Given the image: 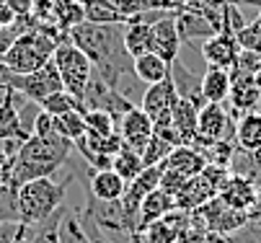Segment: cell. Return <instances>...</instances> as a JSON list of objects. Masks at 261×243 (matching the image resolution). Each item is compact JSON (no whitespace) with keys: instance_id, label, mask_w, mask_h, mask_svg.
<instances>
[{"instance_id":"obj_1","label":"cell","mask_w":261,"mask_h":243,"mask_svg":"<svg viewBox=\"0 0 261 243\" xmlns=\"http://www.w3.org/2000/svg\"><path fill=\"white\" fill-rule=\"evenodd\" d=\"M75 150V143L65 140L57 132L39 137L31 134L29 140L18 148V153L6 163V184L21 186L34 179L55 176V173L67 163V158Z\"/></svg>"},{"instance_id":"obj_2","label":"cell","mask_w":261,"mask_h":243,"mask_svg":"<svg viewBox=\"0 0 261 243\" xmlns=\"http://www.w3.org/2000/svg\"><path fill=\"white\" fill-rule=\"evenodd\" d=\"M62 42H67L65 31H60L57 26H39L31 34L16 37L13 44L8 47V52L0 60L11 67L13 75H26V73H34L39 67H44Z\"/></svg>"},{"instance_id":"obj_3","label":"cell","mask_w":261,"mask_h":243,"mask_svg":"<svg viewBox=\"0 0 261 243\" xmlns=\"http://www.w3.org/2000/svg\"><path fill=\"white\" fill-rule=\"evenodd\" d=\"M62 207H65V186L57 184L52 176L26 181L16 192V220L29 228L44 225Z\"/></svg>"},{"instance_id":"obj_4","label":"cell","mask_w":261,"mask_h":243,"mask_svg":"<svg viewBox=\"0 0 261 243\" xmlns=\"http://www.w3.org/2000/svg\"><path fill=\"white\" fill-rule=\"evenodd\" d=\"M78 218L86 228L96 230L98 235L114 240V243H127L135 235V230L124 220V210L119 202H98L88 194L86 207L78 212Z\"/></svg>"},{"instance_id":"obj_5","label":"cell","mask_w":261,"mask_h":243,"mask_svg":"<svg viewBox=\"0 0 261 243\" xmlns=\"http://www.w3.org/2000/svg\"><path fill=\"white\" fill-rule=\"evenodd\" d=\"M52 62H55L57 73H60V78H62V88L83 103L86 86H88V80H91V75H93V62H91L75 44H72L70 39L62 42V44L55 49Z\"/></svg>"},{"instance_id":"obj_6","label":"cell","mask_w":261,"mask_h":243,"mask_svg":"<svg viewBox=\"0 0 261 243\" xmlns=\"http://www.w3.org/2000/svg\"><path fill=\"white\" fill-rule=\"evenodd\" d=\"M236 137V127H233V117L228 114V109L222 103H204L197 117V137H194V148H204L210 143H220Z\"/></svg>"},{"instance_id":"obj_7","label":"cell","mask_w":261,"mask_h":243,"mask_svg":"<svg viewBox=\"0 0 261 243\" xmlns=\"http://www.w3.org/2000/svg\"><path fill=\"white\" fill-rule=\"evenodd\" d=\"M11 88L23 96L26 101H34V103H42L49 93L55 91H65L62 88V78L57 73V67L55 62L49 60L44 67H39V70H34V73H26V75H13L11 80Z\"/></svg>"},{"instance_id":"obj_8","label":"cell","mask_w":261,"mask_h":243,"mask_svg":"<svg viewBox=\"0 0 261 243\" xmlns=\"http://www.w3.org/2000/svg\"><path fill=\"white\" fill-rule=\"evenodd\" d=\"M117 132L122 134V140H124V145H127L129 150H135V153L142 155L147 140L153 137V119L147 117L140 106H132V109L117 122Z\"/></svg>"},{"instance_id":"obj_9","label":"cell","mask_w":261,"mask_h":243,"mask_svg":"<svg viewBox=\"0 0 261 243\" xmlns=\"http://www.w3.org/2000/svg\"><path fill=\"white\" fill-rule=\"evenodd\" d=\"M256 192H258V181L248 179V176H241V173H233L230 171V179L225 181V186L220 189V202L228 204L230 210H238V212H251V207L256 204Z\"/></svg>"},{"instance_id":"obj_10","label":"cell","mask_w":261,"mask_h":243,"mask_svg":"<svg viewBox=\"0 0 261 243\" xmlns=\"http://www.w3.org/2000/svg\"><path fill=\"white\" fill-rule=\"evenodd\" d=\"M238 55H241L238 39L233 37V34H225V31L215 34V37H210V39L202 44V57H204L207 67H222V70H233Z\"/></svg>"},{"instance_id":"obj_11","label":"cell","mask_w":261,"mask_h":243,"mask_svg":"<svg viewBox=\"0 0 261 243\" xmlns=\"http://www.w3.org/2000/svg\"><path fill=\"white\" fill-rule=\"evenodd\" d=\"M178 101V91H176V83L173 78H166L161 83H153V86H145V93L140 98L137 106L150 117V119H158L161 114H168L173 109V103Z\"/></svg>"},{"instance_id":"obj_12","label":"cell","mask_w":261,"mask_h":243,"mask_svg":"<svg viewBox=\"0 0 261 243\" xmlns=\"http://www.w3.org/2000/svg\"><path fill=\"white\" fill-rule=\"evenodd\" d=\"M186 223H189V212H184V210H173L171 215L150 223V225H145L137 235L142 243H176L181 230L186 228Z\"/></svg>"},{"instance_id":"obj_13","label":"cell","mask_w":261,"mask_h":243,"mask_svg":"<svg viewBox=\"0 0 261 243\" xmlns=\"http://www.w3.org/2000/svg\"><path fill=\"white\" fill-rule=\"evenodd\" d=\"M161 166H163L166 171L181 173V176H186V179H194V176H199V173L204 171L207 158H204L202 150H197L194 145H178V148H173V150L166 155V160H163Z\"/></svg>"},{"instance_id":"obj_14","label":"cell","mask_w":261,"mask_h":243,"mask_svg":"<svg viewBox=\"0 0 261 243\" xmlns=\"http://www.w3.org/2000/svg\"><path fill=\"white\" fill-rule=\"evenodd\" d=\"M153 37H155V55H161L168 65H173L184 44L178 37V29H176V13H168L166 18L153 23Z\"/></svg>"},{"instance_id":"obj_15","label":"cell","mask_w":261,"mask_h":243,"mask_svg":"<svg viewBox=\"0 0 261 243\" xmlns=\"http://www.w3.org/2000/svg\"><path fill=\"white\" fill-rule=\"evenodd\" d=\"M204 106V103L194 101V98H181L173 103V109H171V122L173 127L178 129L181 134V143L184 145H192L194 143V137H197V117H199V109Z\"/></svg>"},{"instance_id":"obj_16","label":"cell","mask_w":261,"mask_h":243,"mask_svg":"<svg viewBox=\"0 0 261 243\" xmlns=\"http://www.w3.org/2000/svg\"><path fill=\"white\" fill-rule=\"evenodd\" d=\"M173 210H176V197L158 186L155 192L147 194V197L142 199V204H140V212H137V233H140L145 225H150V223H155V220L171 215Z\"/></svg>"},{"instance_id":"obj_17","label":"cell","mask_w":261,"mask_h":243,"mask_svg":"<svg viewBox=\"0 0 261 243\" xmlns=\"http://www.w3.org/2000/svg\"><path fill=\"white\" fill-rule=\"evenodd\" d=\"M233 78V75H230ZM230 109L236 117L248 114V112H258V86H256V75H236L233 86H230Z\"/></svg>"},{"instance_id":"obj_18","label":"cell","mask_w":261,"mask_h":243,"mask_svg":"<svg viewBox=\"0 0 261 243\" xmlns=\"http://www.w3.org/2000/svg\"><path fill=\"white\" fill-rule=\"evenodd\" d=\"M31 129L23 124L18 103H16V93L11 88V93L6 96V101L0 103V140H29Z\"/></svg>"},{"instance_id":"obj_19","label":"cell","mask_w":261,"mask_h":243,"mask_svg":"<svg viewBox=\"0 0 261 243\" xmlns=\"http://www.w3.org/2000/svg\"><path fill=\"white\" fill-rule=\"evenodd\" d=\"M127 181L119 176L114 168H106V171H93L91 184H88V194L98 202H119L124 197Z\"/></svg>"},{"instance_id":"obj_20","label":"cell","mask_w":261,"mask_h":243,"mask_svg":"<svg viewBox=\"0 0 261 243\" xmlns=\"http://www.w3.org/2000/svg\"><path fill=\"white\" fill-rule=\"evenodd\" d=\"M176 29H178L181 42H199V39L207 42L210 37L220 34L217 26L210 18H204V16H199L194 11H186V8L176 13Z\"/></svg>"},{"instance_id":"obj_21","label":"cell","mask_w":261,"mask_h":243,"mask_svg":"<svg viewBox=\"0 0 261 243\" xmlns=\"http://www.w3.org/2000/svg\"><path fill=\"white\" fill-rule=\"evenodd\" d=\"M230 70H222V67H207L204 75L199 78V93L204 103H225L230 96Z\"/></svg>"},{"instance_id":"obj_22","label":"cell","mask_w":261,"mask_h":243,"mask_svg":"<svg viewBox=\"0 0 261 243\" xmlns=\"http://www.w3.org/2000/svg\"><path fill=\"white\" fill-rule=\"evenodd\" d=\"M132 70H135V75H137V80L142 86H153V83H161V80L171 78V65L155 52L135 57L132 60Z\"/></svg>"},{"instance_id":"obj_23","label":"cell","mask_w":261,"mask_h":243,"mask_svg":"<svg viewBox=\"0 0 261 243\" xmlns=\"http://www.w3.org/2000/svg\"><path fill=\"white\" fill-rule=\"evenodd\" d=\"M236 148L246 153L261 150V112L241 114L236 122Z\"/></svg>"},{"instance_id":"obj_24","label":"cell","mask_w":261,"mask_h":243,"mask_svg":"<svg viewBox=\"0 0 261 243\" xmlns=\"http://www.w3.org/2000/svg\"><path fill=\"white\" fill-rule=\"evenodd\" d=\"M124 49L132 60L147 52H155L153 26L150 23H124Z\"/></svg>"},{"instance_id":"obj_25","label":"cell","mask_w":261,"mask_h":243,"mask_svg":"<svg viewBox=\"0 0 261 243\" xmlns=\"http://www.w3.org/2000/svg\"><path fill=\"white\" fill-rule=\"evenodd\" d=\"M52 6H55V26L65 34L86 21L83 3H75V0H52Z\"/></svg>"},{"instance_id":"obj_26","label":"cell","mask_w":261,"mask_h":243,"mask_svg":"<svg viewBox=\"0 0 261 243\" xmlns=\"http://www.w3.org/2000/svg\"><path fill=\"white\" fill-rule=\"evenodd\" d=\"M57 238H60V243H91L78 212H70L65 207H62V215L57 220Z\"/></svg>"},{"instance_id":"obj_27","label":"cell","mask_w":261,"mask_h":243,"mask_svg":"<svg viewBox=\"0 0 261 243\" xmlns=\"http://www.w3.org/2000/svg\"><path fill=\"white\" fill-rule=\"evenodd\" d=\"M55 132L60 137H65V140H70V143H78L86 134V112L75 109V112L55 117Z\"/></svg>"},{"instance_id":"obj_28","label":"cell","mask_w":261,"mask_h":243,"mask_svg":"<svg viewBox=\"0 0 261 243\" xmlns=\"http://www.w3.org/2000/svg\"><path fill=\"white\" fill-rule=\"evenodd\" d=\"M114 168L119 176L129 184V181H135L140 173H142V168H145V163H142V155L140 153H135V150H129L127 145H122V150L114 155Z\"/></svg>"},{"instance_id":"obj_29","label":"cell","mask_w":261,"mask_h":243,"mask_svg":"<svg viewBox=\"0 0 261 243\" xmlns=\"http://www.w3.org/2000/svg\"><path fill=\"white\" fill-rule=\"evenodd\" d=\"M83 11L88 23H124V18L119 16L111 0H86Z\"/></svg>"},{"instance_id":"obj_30","label":"cell","mask_w":261,"mask_h":243,"mask_svg":"<svg viewBox=\"0 0 261 243\" xmlns=\"http://www.w3.org/2000/svg\"><path fill=\"white\" fill-rule=\"evenodd\" d=\"M39 109L42 112H47L49 117H60V114H67V112H75V109H81V112H86V106L75 98V96H70L67 91H55V93H49L42 103H39Z\"/></svg>"},{"instance_id":"obj_31","label":"cell","mask_w":261,"mask_h":243,"mask_svg":"<svg viewBox=\"0 0 261 243\" xmlns=\"http://www.w3.org/2000/svg\"><path fill=\"white\" fill-rule=\"evenodd\" d=\"M86 132L98 134V137H111L117 132V119L109 112H98V109H88L86 112Z\"/></svg>"},{"instance_id":"obj_32","label":"cell","mask_w":261,"mask_h":243,"mask_svg":"<svg viewBox=\"0 0 261 243\" xmlns=\"http://www.w3.org/2000/svg\"><path fill=\"white\" fill-rule=\"evenodd\" d=\"M236 39H238V47L246 49V52H258L261 55V26L256 21L246 23L238 34H236Z\"/></svg>"},{"instance_id":"obj_33","label":"cell","mask_w":261,"mask_h":243,"mask_svg":"<svg viewBox=\"0 0 261 243\" xmlns=\"http://www.w3.org/2000/svg\"><path fill=\"white\" fill-rule=\"evenodd\" d=\"M171 150H173V148H171L168 143L158 140V137L153 134L150 140H147L145 150H142V163H145V166H158V163L166 160V155H168Z\"/></svg>"},{"instance_id":"obj_34","label":"cell","mask_w":261,"mask_h":243,"mask_svg":"<svg viewBox=\"0 0 261 243\" xmlns=\"http://www.w3.org/2000/svg\"><path fill=\"white\" fill-rule=\"evenodd\" d=\"M261 70V55L258 52H246V49H241V55H238V60H236V65H233V70H230V75L236 78V75H256Z\"/></svg>"},{"instance_id":"obj_35","label":"cell","mask_w":261,"mask_h":243,"mask_svg":"<svg viewBox=\"0 0 261 243\" xmlns=\"http://www.w3.org/2000/svg\"><path fill=\"white\" fill-rule=\"evenodd\" d=\"M246 23H248V21L243 18V11L228 0V6L222 8V31H225V34H233V37H236V34H238Z\"/></svg>"},{"instance_id":"obj_36","label":"cell","mask_w":261,"mask_h":243,"mask_svg":"<svg viewBox=\"0 0 261 243\" xmlns=\"http://www.w3.org/2000/svg\"><path fill=\"white\" fill-rule=\"evenodd\" d=\"M230 238H233V243H261V220H248Z\"/></svg>"},{"instance_id":"obj_37","label":"cell","mask_w":261,"mask_h":243,"mask_svg":"<svg viewBox=\"0 0 261 243\" xmlns=\"http://www.w3.org/2000/svg\"><path fill=\"white\" fill-rule=\"evenodd\" d=\"M111 3H114V8H117L119 16L124 18V23H127L129 18H135V16H140V13L147 11L145 0H111Z\"/></svg>"},{"instance_id":"obj_38","label":"cell","mask_w":261,"mask_h":243,"mask_svg":"<svg viewBox=\"0 0 261 243\" xmlns=\"http://www.w3.org/2000/svg\"><path fill=\"white\" fill-rule=\"evenodd\" d=\"M150 11H168V13H178L186 8V0H145Z\"/></svg>"},{"instance_id":"obj_39","label":"cell","mask_w":261,"mask_h":243,"mask_svg":"<svg viewBox=\"0 0 261 243\" xmlns=\"http://www.w3.org/2000/svg\"><path fill=\"white\" fill-rule=\"evenodd\" d=\"M18 230H21V223H16V220H0V243H11Z\"/></svg>"},{"instance_id":"obj_40","label":"cell","mask_w":261,"mask_h":243,"mask_svg":"<svg viewBox=\"0 0 261 243\" xmlns=\"http://www.w3.org/2000/svg\"><path fill=\"white\" fill-rule=\"evenodd\" d=\"M6 3H8V8L13 11L16 18H18V16H29L31 8H34V0H6Z\"/></svg>"},{"instance_id":"obj_41","label":"cell","mask_w":261,"mask_h":243,"mask_svg":"<svg viewBox=\"0 0 261 243\" xmlns=\"http://www.w3.org/2000/svg\"><path fill=\"white\" fill-rule=\"evenodd\" d=\"M13 39H16V34L11 29H6V26H0V57L8 52V47L13 44Z\"/></svg>"},{"instance_id":"obj_42","label":"cell","mask_w":261,"mask_h":243,"mask_svg":"<svg viewBox=\"0 0 261 243\" xmlns=\"http://www.w3.org/2000/svg\"><path fill=\"white\" fill-rule=\"evenodd\" d=\"M11 80H13V73H11V67L0 60V86H11Z\"/></svg>"},{"instance_id":"obj_43","label":"cell","mask_w":261,"mask_h":243,"mask_svg":"<svg viewBox=\"0 0 261 243\" xmlns=\"http://www.w3.org/2000/svg\"><path fill=\"white\" fill-rule=\"evenodd\" d=\"M248 220H261V184H258V192H256V204L248 212Z\"/></svg>"},{"instance_id":"obj_44","label":"cell","mask_w":261,"mask_h":243,"mask_svg":"<svg viewBox=\"0 0 261 243\" xmlns=\"http://www.w3.org/2000/svg\"><path fill=\"white\" fill-rule=\"evenodd\" d=\"M11 243H31V228L29 225H21V230L16 233V238Z\"/></svg>"},{"instance_id":"obj_45","label":"cell","mask_w":261,"mask_h":243,"mask_svg":"<svg viewBox=\"0 0 261 243\" xmlns=\"http://www.w3.org/2000/svg\"><path fill=\"white\" fill-rule=\"evenodd\" d=\"M204 243H233L230 235H222V233H207L204 235Z\"/></svg>"},{"instance_id":"obj_46","label":"cell","mask_w":261,"mask_h":243,"mask_svg":"<svg viewBox=\"0 0 261 243\" xmlns=\"http://www.w3.org/2000/svg\"><path fill=\"white\" fill-rule=\"evenodd\" d=\"M233 6H238V8H261V0H230Z\"/></svg>"},{"instance_id":"obj_47","label":"cell","mask_w":261,"mask_h":243,"mask_svg":"<svg viewBox=\"0 0 261 243\" xmlns=\"http://www.w3.org/2000/svg\"><path fill=\"white\" fill-rule=\"evenodd\" d=\"M251 158H253V171H256V181L261 184V150L251 153Z\"/></svg>"},{"instance_id":"obj_48","label":"cell","mask_w":261,"mask_h":243,"mask_svg":"<svg viewBox=\"0 0 261 243\" xmlns=\"http://www.w3.org/2000/svg\"><path fill=\"white\" fill-rule=\"evenodd\" d=\"M86 228V225H83ZM86 233H88V238H91V243H114V240H109V238H103V235H98L96 230H91V228H86Z\"/></svg>"},{"instance_id":"obj_49","label":"cell","mask_w":261,"mask_h":243,"mask_svg":"<svg viewBox=\"0 0 261 243\" xmlns=\"http://www.w3.org/2000/svg\"><path fill=\"white\" fill-rule=\"evenodd\" d=\"M11 160V155H8V150H6V145L3 143H0V166H6Z\"/></svg>"},{"instance_id":"obj_50","label":"cell","mask_w":261,"mask_h":243,"mask_svg":"<svg viewBox=\"0 0 261 243\" xmlns=\"http://www.w3.org/2000/svg\"><path fill=\"white\" fill-rule=\"evenodd\" d=\"M256 86H258V112H261V70L256 73Z\"/></svg>"},{"instance_id":"obj_51","label":"cell","mask_w":261,"mask_h":243,"mask_svg":"<svg viewBox=\"0 0 261 243\" xmlns=\"http://www.w3.org/2000/svg\"><path fill=\"white\" fill-rule=\"evenodd\" d=\"M6 184V166H0V186Z\"/></svg>"},{"instance_id":"obj_52","label":"cell","mask_w":261,"mask_h":243,"mask_svg":"<svg viewBox=\"0 0 261 243\" xmlns=\"http://www.w3.org/2000/svg\"><path fill=\"white\" fill-rule=\"evenodd\" d=\"M127 243H142V240H140V235H137V233H135V235H132V238H129V240H127Z\"/></svg>"},{"instance_id":"obj_53","label":"cell","mask_w":261,"mask_h":243,"mask_svg":"<svg viewBox=\"0 0 261 243\" xmlns=\"http://www.w3.org/2000/svg\"><path fill=\"white\" fill-rule=\"evenodd\" d=\"M256 23L261 26V8H258V13H256Z\"/></svg>"},{"instance_id":"obj_54","label":"cell","mask_w":261,"mask_h":243,"mask_svg":"<svg viewBox=\"0 0 261 243\" xmlns=\"http://www.w3.org/2000/svg\"><path fill=\"white\" fill-rule=\"evenodd\" d=\"M75 3H86V0H75Z\"/></svg>"},{"instance_id":"obj_55","label":"cell","mask_w":261,"mask_h":243,"mask_svg":"<svg viewBox=\"0 0 261 243\" xmlns=\"http://www.w3.org/2000/svg\"><path fill=\"white\" fill-rule=\"evenodd\" d=\"M3 3H6V0H3Z\"/></svg>"}]
</instances>
